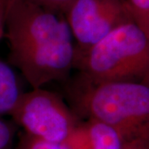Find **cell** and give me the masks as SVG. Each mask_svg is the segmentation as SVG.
<instances>
[{
	"label": "cell",
	"instance_id": "4fadbf2b",
	"mask_svg": "<svg viewBox=\"0 0 149 149\" xmlns=\"http://www.w3.org/2000/svg\"><path fill=\"white\" fill-rule=\"evenodd\" d=\"M17 0H0V13L6 20L7 15Z\"/></svg>",
	"mask_w": 149,
	"mask_h": 149
},
{
	"label": "cell",
	"instance_id": "52a82bcc",
	"mask_svg": "<svg viewBox=\"0 0 149 149\" xmlns=\"http://www.w3.org/2000/svg\"><path fill=\"white\" fill-rule=\"evenodd\" d=\"M88 149H123L124 139L115 128L106 123L89 119L85 123Z\"/></svg>",
	"mask_w": 149,
	"mask_h": 149
},
{
	"label": "cell",
	"instance_id": "8992f818",
	"mask_svg": "<svg viewBox=\"0 0 149 149\" xmlns=\"http://www.w3.org/2000/svg\"><path fill=\"white\" fill-rule=\"evenodd\" d=\"M22 94L13 69L0 59V114H11Z\"/></svg>",
	"mask_w": 149,
	"mask_h": 149
},
{
	"label": "cell",
	"instance_id": "ba28073f",
	"mask_svg": "<svg viewBox=\"0 0 149 149\" xmlns=\"http://www.w3.org/2000/svg\"><path fill=\"white\" fill-rule=\"evenodd\" d=\"M133 22L149 34V0H125Z\"/></svg>",
	"mask_w": 149,
	"mask_h": 149
},
{
	"label": "cell",
	"instance_id": "30bf717a",
	"mask_svg": "<svg viewBox=\"0 0 149 149\" xmlns=\"http://www.w3.org/2000/svg\"><path fill=\"white\" fill-rule=\"evenodd\" d=\"M32 3L49 10L64 14L65 10L74 0H28Z\"/></svg>",
	"mask_w": 149,
	"mask_h": 149
},
{
	"label": "cell",
	"instance_id": "277c9868",
	"mask_svg": "<svg viewBox=\"0 0 149 149\" xmlns=\"http://www.w3.org/2000/svg\"><path fill=\"white\" fill-rule=\"evenodd\" d=\"M27 134L66 143L80 124L63 100L44 88L22 93L10 114Z\"/></svg>",
	"mask_w": 149,
	"mask_h": 149
},
{
	"label": "cell",
	"instance_id": "3957f363",
	"mask_svg": "<svg viewBox=\"0 0 149 149\" xmlns=\"http://www.w3.org/2000/svg\"><path fill=\"white\" fill-rule=\"evenodd\" d=\"M80 94V107L89 119L115 128L124 141L149 132V85L85 81Z\"/></svg>",
	"mask_w": 149,
	"mask_h": 149
},
{
	"label": "cell",
	"instance_id": "9c48e42d",
	"mask_svg": "<svg viewBox=\"0 0 149 149\" xmlns=\"http://www.w3.org/2000/svg\"><path fill=\"white\" fill-rule=\"evenodd\" d=\"M18 149H70L65 143L47 141L27 134L22 139Z\"/></svg>",
	"mask_w": 149,
	"mask_h": 149
},
{
	"label": "cell",
	"instance_id": "6da1fadb",
	"mask_svg": "<svg viewBox=\"0 0 149 149\" xmlns=\"http://www.w3.org/2000/svg\"><path fill=\"white\" fill-rule=\"evenodd\" d=\"M9 61L32 89L64 80L74 68L75 46L64 14L17 0L5 20Z\"/></svg>",
	"mask_w": 149,
	"mask_h": 149
},
{
	"label": "cell",
	"instance_id": "5bb4252c",
	"mask_svg": "<svg viewBox=\"0 0 149 149\" xmlns=\"http://www.w3.org/2000/svg\"><path fill=\"white\" fill-rule=\"evenodd\" d=\"M5 34V20L0 13V40Z\"/></svg>",
	"mask_w": 149,
	"mask_h": 149
},
{
	"label": "cell",
	"instance_id": "5b68a950",
	"mask_svg": "<svg viewBox=\"0 0 149 149\" xmlns=\"http://www.w3.org/2000/svg\"><path fill=\"white\" fill-rule=\"evenodd\" d=\"M75 53L85 52L113 30L133 22L125 0H74L64 13Z\"/></svg>",
	"mask_w": 149,
	"mask_h": 149
},
{
	"label": "cell",
	"instance_id": "7a4b0ae2",
	"mask_svg": "<svg viewBox=\"0 0 149 149\" xmlns=\"http://www.w3.org/2000/svg\"><path fill=\"white\" fill-rule=\"evenodd\" d=\"M74 67L91 83L149 85V34L134 22L124 24L85 52L75 53Z\"/></svg>",
	"mask_w": 149,
	"mask_h": 149
},
{
	"label": "cell",
	"instance_id": "8fae6325",
	"mask_svg": "<svg viewBox=\"0 0 149 149\" xmlns=\"http://www.w3.org/2000/svg\"><path fill=\"white\" fill-rule=\"evenodd\" d=\"M14 132L10 124L0 119V149H8L10 148Z\"/></svg>",
	"mask_w": 149,
	"mask_h": 149
},
{
	"label": "cell",
	"instance_id": "7c38bea8",
	"mask_svg": "<svg viewBox=\"0 0 149 149\" xmlns=\"http://www.w3.org/2000/svg\"><path fill=\"white\" fill-rule=\"evenodd\" d=\"M123 149H149V132L125 141Z\"/></svg>",
	"mask_w": 149,
	"mask_h": 149
}]
</instances>
